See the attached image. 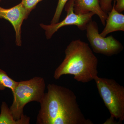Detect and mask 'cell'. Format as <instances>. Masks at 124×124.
Masks as SVG:
<instances>
[{"label":"cell","instance_id":"6da1fadb","mask_svg":"<svg viewBox=\"0 0 124 124\" xmlns=\"http://www.w3.org/2000/svg\"><path fill=\"white\" fill-rule=\"evenodd\" d=\"M39 103L37 124H93L82 113L73 91L50 84Z\"/></svg>","mask_w":124,"mask_h":124},{"label":"cell","instance_id":"7a4b0ae2","mask_svg":"<svg viewBox=\"0 0 124 124\" xmlns=\"http://www.w3.org/2000/svg\"><path fill=\"white\" fill-rule=\"evenodd\" d=\"M65 54L64 60L54 71L55 80L71 75L78 82L85 83L98 76V59L88 44L80 39L73 40L67 46Z\"/></svg>","mask_w":124,"mask_h":124},{"label":"cell","instance_id":"3957f363","mask_svg":"<svg viewBox=\"0 0 124 124\" xmlns=\"http://www.w3.org/2000/svg\"><path fill=\"white\" fill-rule=\"evenodd\" d=\"M45 81L43 78L35 77L31 79L18 82L12 93L13 101L10 109L15 119H20L23 108L31 102L40 103L45 93Z\"/></svg>","mask_w":124,"mask_h":124},{"label":"cell","instance_id":"277c9868","mask_svg":"<svg viewBox=\"0 0 124 124\" xmlns=\"http://www.w3.org/2000/svg\"><path fill=\"white\" fill-rule=\"evenodd\" d=\"M100 97L112 116L119 122L124 120V87L113 79L95 77Z\"/></svg>","mask_w":124,"mask_h":124},{"label":"cell","instance_id":"5b68a950","mask_svg":"<svg viewBox=\"0 0 124 124\" xmlns=\"http://www.w3.org/2000/svg\"><path fill=\"white\" fill-rule=\"evenodd\" d=\"M85 31L86 37L94 53L111 56L118 54L124 49L122 44L113 36L103 37L100 35L98 26L95 21L91 20Z\"/></svg>","mask_w":124,"mask_h":124},{"label":"cell","instance_id":"8992f818","mask_svg":"<svg viewBox=\"0 0 124 124\" xmlns=\"http://www.w3.org/2000/svg\"><path fill=\"white\" fill-rule=\"evenodd\" d=\"M74 0H69L64 6L67 16L65 18L60 22L45 24L40 23V26L45 31V34L47 39L52 38L55 32L61 28L66 26L74 25L81 31H85L87 24L92 20L94 15L92 12L85 14H77L74 12Z\"/></svg>","mask_w":124,"mask_h":124},{"label":"cell","instance_id":"52a82bcc","mask_svg":"<svg viewBox=\"0 0 124 124\" xmlns=\"http://www.w3.org/2000/svg\"><path fill=\"white\" fill-rule=\"evenodd\" d=\"M30 14L22 2L13 7L6 9L0 6V18L8 21L13 27L15 32V42L18 46H22V26Z\"/></svg>","mask_w":124,"mask_h":124},{"label":"cell","instance_id":"ba28073f","mask_svg":"<svg viewBox=\"0 0 124 124\" xmlns=\"http://www.w3.org/2000/svg\"><path fill=\"white\" fill-rule=\"evenodd\" d=\"M74 12L77 14L84 15L92 12L97 15L102 24L105 26L108 14L102 10L99 0H74Z\"/></svg>","mask_w":124,"mask_h":124},{"label":"cell","instance_id":"9c48e42d","mask_svg":"<svg viewBox=\"0 0 124 124\" xmlns=\"http://www.w3.org/2000/svg\"><path fill=\"white\" fill-rule=\"evenodd\" d=\"M115 4V1L114 0L111 10L108 13L105 27L100 33L103 37L113 32L124 31V15L116 10Z\"/></svg>","mask_w":124,"mask_h":124},{"label":"cell","instance_id":"30bf717a","mask_svg":"<svg viewBox=\"0 0 124 124\" xmlns=\"http://www.w3.org/2000/svg\"><path fill=\"white\" fill-rule=\"evenodd\" d=\"M30 121V117L24 114L20 119H15L7 103L2 102L1 106L0 124H29Z\"/></svg>","mask_w":124,"mask_h":124},{"label":"cell","instance_id":"8fae6325","mask_svg":"<svg viewBox=\"0 0 124 124\" xmlns=\"http://www.w3.org/2000/svg\"><path fill=\"white\" fill-rule=\"evenodd\" d=\"M18 82L11 79L4 71L0 69V90H4L6 88L11 90L12 93L15 89Z\"/></svg>","mask_w":124,"mask_h":124},{"label":"cell","instance_id":"7c38bea8","mask_svg":"<svg viewBox=\"0 0 124 124\" xmlns=\"http://www.w3.org/2000/svg\"><path fill=\"white\" fill-rule=\"evenodd\" d=\"M68 0H58L57 8L53 17L51 20V23H56L59 22L64 6Z\"/></svg>","mask_w":124,"mask_h":124},{"label":"cell","instance_id":"4fadbf2b","mask_svg":"<svg viewBox=\"0 0 124 124\" xmlns=\"http://www.w3.org/2000/svg\"><path fill=\"white\" fill-rule=\"evenodd\" d=\"M43 0H21V2L29 14L36 8L39 2Z\"/></svg>","mask_w":124,"mask_h":124},{"label":"cell","instance_id":"5bb4252c","mask_svg":"<svg viewBox=\"0 0 124 124\" xmlns=\"http://www.w3.org/2000/svg\"><path fill=\"white\" fill-rule=\"evenodd\" d=\"M113 0H99V3L101 8L104 12L108 14L112 9V4Z\"/></svg>","mask_w":124,"mask_h":124},{"label":"cell","instance_id":"9a60e30c","mask_svg":"<svg viewBox=\"0 0 124 124\" xmlns=\"http://www.w3.org/2000/svg\"><path fill=\"white\" fill-rule=\"evenodd\" d=\"M115 1V8L116 10L120 13L124 10V0H113Z\"/></svg>","mask_w":124,"mask_h":124},{"label":"cell","instance_id":"2e32d148","mask_svg":"<svg viewBox=\"0 0 124 124\" xmlns=\"http://www.w3.org/2000/svg\"><path fill=\"white\" fill-rule=\"evenodd\" d=\"M1 0H0V3L1 2Z\"/></svg>","mask_w":124,"mask_h":124}]
</instances>
